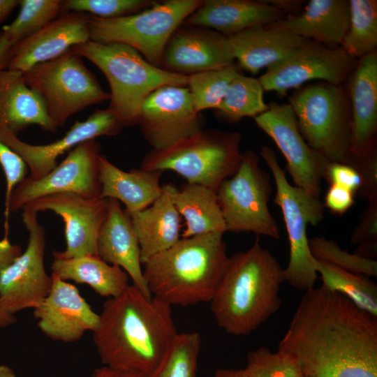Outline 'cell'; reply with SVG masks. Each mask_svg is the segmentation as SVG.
Returning <instances> with one entry per match:
<instances>
[{"label":"cell","mask_w":377,"mask_h":377,"mask_svg":"<svg viewBox=\"0 0 377 377\" xmlns=\"http://www.w3.org/2000/svg\"><path fill=\"white\" fill-rule=\"evenodd\" d=\"M20 3L18 0H0V24Z\"/></svg>","instance_id":"obj_50"},{"label":"cell","mask_w":377,"mask_h":377,"mask_svg":"<svg viewBox=\"0 0 377 377\" xmlns=\"http://www.w3.org/2000/svg\"><path fill=\"white\" fill-rule=\"evenodd\" d=\"M138 125L153 149H162L201 130L202 119L187 86L165 85L145 99Z\"/></svg>","instance_id":"obj_16"},{"label":"cell","mask_w":377,"mask_h":377,"mask_svg":"<svg viewBox=\"0 0 377 377\" xmlns=\"http://www.w3.org/2000/svg\"><path fill=\"white\" fill-rule=\"evenodd\" d=\"M228 36L211 29L181 24L168 40L160 68L183 75L234 64Z\"/></svg>","instance_id":"obj_18"},{"label":"cell","mask_w":377,"mask_h":377,"mask_svg":"<svg viewBox=\"0 0 377 377\" xmlns=\"http://www.w3.org/2000/svg\"><path fill=\"white\" fill-rule=\"evenodd\" d=\"M325 179L330 184L341 186L355 194L359 193L362 184L359 173L353 167L337 162L329 163Z\"/></svg>","instance_id":"obj_44"},{"label":"cell","mask_w":377,"mask_h":377,"mask_svg":"<svg viewBox=\"0 0 377 377\" xmlns=\"http://www.w3.org/2000/svg\"><path fill=\"white\" fill-rule=\"evenodd\" d=\"M213 377H250L244 369H218Z\"/></svg>","instance_id":"obj_51"},{"label":"cell","mask_w":377,"mask_h":377,"mask_svg":"<svg viewBox=\"0 0 377 377\" xmlns=\"http://www.w3.org/2000/svg\"><path fill=\"white\" fill-rule=\"evenodd\" d=\"M359 173L362 187L357 193L367 201L377 198V151L376 147L361 156L353 157L350 165Z\"/></svg>","instance_id":"obj_43"},{"label":"cell","mask_w":377,"mask_h":377,"mask_svg":"<svg viewBox=\"0 0 377 377\" xmlns=\"http://www.w3.org/2000/svg\"><path fill=\"white\" fill-rule=\"evenodd\" d=\"M350 22L348 0H311L300 13L268 24L331 48L340 47Z\"/></svg>","instance_id":"obj_24"},{"label":"cell","mask_w":377,"mask_h":377,"mask_svg":"<svg viewBox=\"0 0 377 377\" xmlns=\"http://www.w3.org/2000/svg\"><path fill=\"white\" fill-rule=\"evenodd\" d=\"M265 3L274 7L283 14L289 12L288 15L299 13V10L303 4V1L298 0H263Z\"/></svg>","instance_id":"obj_48"},{"label":"cell","mask_w":377,"mask_h":377,"mask_svg":"<svg viewBox=\"0 0 377 377\" xmlns=\"http://www.w3.org/2000/svg\"><path fill=\"white\" fill-rule=\"evenodd\" d=\"M263 94L258 78L239 73L230 82L216 113L228 123L238 122L246 117L254 118L268 109Z\"/></svg>","instance_id":"obj_33"},{"label":"cell","mask_w":377,"mask_h":377,"mask_svg":"<svg viewBox=\"0 0 377 377\" xmlns=\"http://www.w3.org/2000/svg\"><path fill=\"white\" fill-rule=\"evenodd\" d=\"M250 377H304L296 360L288 353H272L265 346L249 351L244 369Z\"/></svg>","instance_id":"obj_39"},{"label":"cell","mask_w":377,"mask_h":377,"mask_svg":"<svg viewBox=\"0 0 377 377\" xmlns=\"http://www.w3.org/2000/svg\"><path fill=\"white\" fill-rule=\"evenodd\" d=\"M71 48L94 64L107 78L110 88L108 108L123 126L138 125L144 101L156 89L188 84V76L151 64L136 50L123 43L89 40Z\"/></svg>","instance_id":"obj_5"},{"label":"cell","mask_w":377,"mask_h":377,"mask_svg":"<svg viewBox=\"0 0 377 377\" xmlns=\"http://www.w3.org/2000/svg\"><path fill=\"white\" fill-rule=\"evenodd\" d=\"M350 22L340 46L348 55L359 59L377 47V1L348 0Z\"/></svg>","instance_id":"obj_34"},{"label":"cell","mask_w":377,"mask_h":377,"mask_svg":"<svg viewBox=\"0 0 377 377\" xmlns=\"http://www.w3.org/2000/svg\"><path fill=\"white\" fill-rule=\"evenodd\" d=\"M101 198L121 201L129 215L153 204L161 195L160 179L163 172L142 168L124 171L100 154Z\"/></svg>","instance_id":"obj_27"},{"label":"cell","mask_w":377,"mask_h":377,"mask_svg":"<svg viewBox=\"0 0 377 377\" xmlns=\"http://www.w3.org/2000/svg\"><path fill=\"white\" fill-rule=\"evenodd\" d=\"M356 62L340 47L331 48L308 40L268 67L258 80L264 91L283 96L289 89L313 80L341 85Z\"/></svg>","instance_id":"obj_13"},{"label":"cell","mask_w":377,"mask_h":377,"mask_svg":"<svg viewBox=\"0 0 377 377\" xmlns=\"http://www.w3.org/2000/svg\"><path fill=\"white\" fill-rule=\"evenodd\" d=\"M270 177L253 150L242 154L237 172L217 188V200L226 231L251 232L279 239L280 232L269 209Z\"/></svg>","instance_id":"obj_11"},{"label":"cell","mask_w":377,"mask_h":377,"mask_svg":"<svg viewBox=\"0 0 377 377\" xmlns=\"http://www.w3.org/2000/svg\"><path fill=\"white\" fill-rule=\"evenodd\" d=\"M228 39L239 67L253 75L279 61L308 40L268 24L248 28Z\"/></svg>","instance_id":"obj_26"},{"label":"cell","mask_w":377,"mask_h":377,"mask_svg":"<svg viewBox=\"0 0 377 377\" xmlns=\"http://www.w3.org/2000/svg\"><path fill=\"white\" fill-rule=\"evenodd\" d=\"M23 77L43 101L57 129L75 113L110 98L72 48L52 60L35 65L23 73Z\"/></svg>","instance_id":"obj_9"},{"label":"cell","mask_w":377,"mask_h":377,"mask_svg":"<svg viewBox=\"0 0 377 377\" xmlns=\"http://www.w3.org/2000/svg\"><path fill=\"white\" fill-rule=\"evenodd\" d=\"M172 200L186 221L182 238L226 232L216 191L202 185L186 183L181 188L174 187Z\"/></svg>","instance_id":"obj_31"},{"label":"cell","mask_w":377,"mask_h":377,"mask_svg":"<svg viewBox=\"0 0 377 377\" xmlns=\"http://www.w3.org/2000/svg\"><path fill=\"white\" fill-rule=\"evenodd\" d=\"M16 319L13 315L0 311V327H6L15 323Z\"/></svg>","instance_id":"obj_52"},{"label":"cell","mask_w":377,"mask_h":377,"mask_svg":"<svg viewBox=\"0 0 377 377\" xmlns=\"http://www.w3.org/2000/svg\"><path fill=\"white\" fill-rule=\"evenodd\" d=\"M223 235L215 232L180 238L148 258L142 272L151 295L171 306L210 302L229 260Z\"/></svg>","instance_id":"obj_4"},{"label":"cell","mask_w":377,"mask_h":377,"mask_svg":"<svg viewBox=\"0 0 377 377\" xmlns=\"http://www.w3.org/2000/svg\"><path fill=\"white\" fill-rule=\"evenodd\" d=\"M20 12L9 24L2 27L3 35L14 46L57 18L63 11V1L21 0Z\"/></svg>","instance_id":"obj_35"},{"label":"cell","mask_w":377,"mask_h":377,"mask_svg":"<svg viewBox=\"0 0 377 377\" xmlns=\"http://www.w3.org/2000/svg\"><path fill=\"white\" fill-rule=\"evenodd\" d=\"M91 377H148L135 371L113 369L107 366L94 369Z\"/></svg>","instance_id":"obj_47"},{"label":"cell","mask_w":377,"mask_h":377,"mask_svg":"<svg viewBox=\"0 0 377 377\" xmlns=\"http://www.w3.org/2000/svg\"><path fill=\"white\" fill-rule=\"evenodd\" d=\"M31 124L47 132L57 130L40 97L26 84L23 73L8 68L0 71V129L17 135Z\"/></svg>","instance_id":"obj_28"},{"label":"cell","mask_w":377,"mask_h":377,"mask_svg":"<svg viewBox=\"0 0 377 377\" xmlns=\"http://www.w3.org/2000/svg\"><path fill=\"white\" fill-rule=\"evenodd\" d=\"M241 138L237 131L201 129L166 148L151 150L144 156L140 168L172 170L187 183L216 191L239 167Z\"/></svg>","instance_id":"obj_6"},{"label":"cell","mask_w":377,"mask_h":377,"mask_svg":"<svg viewBox=\"0 0 377 377\" xmlns=\"http://www.w3.org/2000/svg\"><path fill=\"white\" fill-rule=\"evenodd\" d=\"M203 2L202 0L154 1L140 12L112 19L89 15L90 40L127 45L136 50L149 63L160 68L170 36Z\"/></svg>","instance_id":"obj_8"},{"label":"cell","mask_w":377,"mask_h":377,"mask_svg":"<svg viewBox=\"0 0 377 377\" xmlns=\"http://www.w3.org/2000/svg\"><path fill=\"white\" fill-rule=\"evenodd\" d=\"M84 13L68 12L13 47L8 69L24 73L35 65L52 60L75 45L90 40Z\"/></svg>","instance_id":"obj_21"},{"label":"cell","mask_w":377,"mask_h":377,"mask_svg":"<svg viewBox=\"0 0 377 377\" xmlns=\"http://www.w3.org/2000/svg\"><path fill=\"white\" fill-rule=\"evenodd\" d=\"M154 2L150 0H66L63 1V10L112 19L136 13Z\"/></svg>","instance_id":"obj_40"},{"label":"cell","mask_w":377,"mask_h":377,"mask_svg":"<svg viewBox=\"0 0 377 377\" xmlns=\"http://www.w3.org/2000/svg\"><path fill=\"white\" fill-rule=\"evenodd\" d=\"M288 101L306 143L329 161L350 165L351 112L346 89L316 82L296 89Z\"/></svg>","instance_id":"obj_7"},{"label":"cell","mask_w":377,"mask_h":377,"mask_svg":"<svg viewBox=\"0 0 377 377\" xmlns=\"http://www.w3.org/2000/svg\"><path fill=\"white\" fill-rule=\"evenodd\" d=\"M47 296L35 309L37 325L49 338L63 342L79 341L87 331L94 332L99 323L96 313L77 288L52 273Z\"/></svg>","instance_id":"obj_20"},{"label":"cell","mask_w":377,"mask_h":377,"mask_svg":"<svg viewBox=\"0 0 377 377\" xmlns=\"http://www.w3.org/2000/svg\"><path fill=\"white\" fill-rule=\"evenodd\" d=\"M309 245L312 256L319 261L353 273L377 276V260L344 251L332 239L314 237L309 239Z\"/></svg>","instance_id":"obj_38"},{"label":"cell","mask_w":377,"mask_h":377,"mask_svg":"<svg viewBox=\"0 0 377 377\" xmlns=\"http://www.w3.org/2000/svg\"><path fill=\"white\" fill-rule=\"evenodd\" d=\"M200 348L198 332L178 333L161 363L148 377H196Z\"/></svg>","instance_id":"obj_37"},{"label":"cell","mask_w":377,"mask_h":377,"mask_svg":"<svg viewBox=\"0 0 377 377\" xmlns=\"http://www.w3.org/2000/svg\"><path fill=\"white\" fill-rule=\"evenodd\" d=\"M314 267L320 275L321 286L343 295L357 307L377 318V285L368 276L316 259Z\"/></svg>","instance_id":"obj_32"},{"label":"cell","mask_w":377,"mask_h":377,"mask_svg":"<svg viewBox=\"0 0 377 377\" xmlns=\"http://www.w3.org/2000/svg\"><path fill=\"white\" fill-rule=\"evenodd\" d=\"M51 269L62 280L89 286L101 297H117L129 286V276L123 269L108 264L97 256L54 257Z\"/></svg>","instance_id":"obj_30"},{"label":"cell","mask_w":377,"mask_h":377,"mask_svg":"<svg viewBox=\"0 0 377 377\" xmlns=\"http://www.w3.org/2000/svg\"><path fill=\"white\" fill-rule=\"evenodd\" d=\"M0 165L3 171L6 182L5 198V237H8L9 203L15 187L25 178L28 166L22 158L0 140Z\"/></svg>","instance_id":"obj_42"},{"label":"cell","mask_w":377,"mask_h":377,"mask_svg":"<svg viewBox=\"0 0 377 377\" xmlns=\"http://www.w3.org/2000/svg\"><path fill=\"white\" fill-rule=\"evenodd\" d=\"M172 306L129 285L109 298L93 332L105 366L149 376L163 361L177 337Z\"/></svg>","instance_id":"obj_2"},{"label":"cell","mask_w":377,"mask_h":377,"mask_svg":"<svg viewBox=\"0 0 377 377\" xmlns=\"http://www.w3.org/2000/svg\"><path fill=\"white\" fill-rule=\"evenodd\" d=\"M347 81L351 153L357 157L376 147L377 51L359 59Z\"/></svg>","instance_id":"obj_22"},{"label":"cell","mask_w":377,"mask_h":377,"mask_svg":"<svg viewBox=\"0 0 377 377\" xmlns=\"http://www.w3.org/2000/svg\"><path fill=\"white\" fill-rule=\"evenodd\" d=\"M350 242L354 253L367 259L377 258V198L367 200L359 223L353 229Z\"/></svg>","instance_id":"obj_41"},{"label":"cell","mask_w":377,"mask_h":377,"mask_svg":"<svg viewBox=\"0 0 377 377\" xmlns=\"http://www.w3.org/2000/svg\"><path fill=\"white\" fill-rule=\"evenodd\" d=\"M278 350L304 377H377V318L323 286L305 291Z\"/></svg>","instance_id":"obj_1"},{"label":"cell","mask_w":377,"mask_h":377,"mask_svg":"<svg viewBox=\"0 0 377 377\" xmlns=\"http://www.w3.org/2000/svg\"><path fill=\"white\" fill-rule=\"evenodd\" d=\"M0 377H16L14 371L9 367L0 364Z\"/></svg>","instance_id":"obj_53"},{"label":"cell","mask_w":377,"mask_h":377,"mask_svg":"<svg viewBox=\"0 0 377 377\" xmlns=\"http://www.w3.org/2000/svg\"><path fill=\"white\" fill-rule=\"evenodd\" d=\"M108 200V215L97 239V255L108 264L123 269L133 285L151 297L144 280L140 248L131 216L118 200Z\"/></svg>","instance_id":"obj_23"},{"label":"cell","mask_w":377,"mask_h":377,"mask_svg":"<svg viewBox=\"0 0 377 377\" xmlns=\"http://www.w3.org/2000/svg\"><path fill=\"white\" fill-rule=\"evenodd\" d=\"M100 151L101 145L95 139L84 141L69 151L66 158L44 177L38 179L26 177L12 193L10 212H17L38 198L56 193L100 198Z\"/></svg>","instance_id":"obj_14"},{"label":"cell","mask_w":377,"mask_h":377,"mask_svg":"<svg viewBox=\"0 0 377 377\" xmlns=\"http://www.w3.org/2000/svg\"><path fill=\"white\" fill-rule=\"evenodd\" d=\"M108 206V198H89L61 193L38 198L24 207L37 213L52 211L63 219L66 248L64 251H54L53 256L71 258L98 256L97 239L106 219Z\"/></svg>","instance_id":"obj_17"},{"label":"cell","mask_w":377,"mask_h":377,"mask_svg":"<svg viewBox=\"0 0 377 377\" xmlns=\"http://www.w3.org/2000/svg\"><path fill=\"white\" fill-rule=\"evenodd\" d=\"M283 17L281 11L263 0H206L182 24L211 29L229 36Z\"/></svg>","instance_id":"obj_25"},{"label":"cell","mask_w":377,"mask_h":377,"mask_svg":"<svg viewBox=\"0 0 377 377\" xmlns=\"http://www.w3.org/2000/svg\"><path fill=\"white\" fill-rule=\"evenodd\" d=\"M108 109L98 110L83 121L77 120L61 138L46 145H31L12 133L0 129V140L20 155L30 170L31 179H40L57 165V159L77 145L97 137L117 135L123 128Z\"/></svg>","instance_id":"obj_19"},{"label":"cell","mask_w":377,"mask_h":377,"mask_svg":"<svg viewBox=\"0 0 377 377\" xmlns=\"http://www.w3.org/2000/svg\"><path fill=\"white\" fill-rule=\"evenodd\" d=\"M22 218L29 232L26 250L0 272V311L13 315L37 307L49 294L52 278L44 267L45 232L37 212L23 207Z\"/></svg>","instance_id":"obj_12"},{"label":"cell","mask_w":377,"mask_h":377,"mask_svg":"<svg viewBox=\"0 0 377 377\" xmlns=\"http://www.w3.org/2000/svg\"><path fill=\"white\" fill-rule=\"evenodd\" d=\"M253 119L285 157L294 186L320 198L321 182L330 161L306 143L291 106L271 102L267 110Z\"/></svg>","instance_id":"obj_15"},{"label":"cell","mask_w":377,"mask_h":377,"mask_svg":"<svg viewBox=\"0 0 377 377\" xmlns=\"http://www.w3.org/2000/svg\"><path fill=\"white\" fill-rule=\"evenodd\" d=\"M175 186L164 184L160 197L150 206L130 215L137 236L143 264L180 239V214L172 200Z\"/></svg>","instance_id":"obj_29"},{"label":"cell","mask_w":377,"mask_h":377,"mask_svg":"<svg viewBox=\"0 0 377 377\" xmlns=\"http://www.w3.org/2000/svg\"><path fill=\"white\" fill-rule=\"evenodd\" d=\"M239 73L235 65L188 75V84L195 110H216L221 103L229 84Z\"/></svg>","instance_id":"obj_36"},{"label":"cell","mask_w":377,"mask_h":377,"mask_svg":"<svg viewBox=\"0 0 377 377\" xmlns=\"http://www.w3.org/2000/svg\"><path fill=\"white\" fill-rule=\"evenodd\" d=\"M13 47V44L0 33V71L7 68Z\"/></svg>","instance_id":"obj_49"},{"label":"cell","mask_w":377,"mask_h":377,"mask_svg":"<svg viewBox=\"0 0 377 377\" xmlns=\"http://www.w3.org/2000/svg\"><path fill=\"white\" fill-rule=\"evenodd\" d=\"M22 253V248L19 245L11 244L8 237H3L0 240V272Z\"/></svg>","instance_id":"obj_46"},{"label":"cell","mask_w":377,"mask_h":377,"mask_svg":"<svg viewBox=\"0 0 377 377\" xmlns=\"http://www.w3.org/2000/svg\"><path fill=\"white\" fill-rule=\"evenodd\" d=\"M260 155L274 177L276 191L273 202L281 209L288 233L290 254L284 269L286 281L298 290L306 291L314 287L318 279L307 226H316L323 220L324 204L320 198L289 183L271 147H263Z\"/></svg>","instance_id":"obj_10"},{"label":"cell","mask_w":377,"mask_h":377,"mask_svg":"<svg viewBox=\"0 0 377 377\" xmlns=\"http://www.w3.org/2000/svg\"><path fill=\"white\" fill-rule=\"evenodd\" d=\"M355 193L351 191L338 186L330 184L325 197L324 206L337 214L346 212L355 202Z\"/></svg>","instance_id":"obj_45"},{"label":"cell","mask_w":377,"mask_h":377,"mask_svg":"<svg viewBox=\"0 0 377 377\" xmlns=\"http://www.w3.org/2000/svg\"><path fill=\"white\" fill-rule=\"evenodd\" d=\"M284 281V269L258 237L247 251L229 257L210 301L219 327L235 336L256 330L280 309Z\"/></svg>","instance_id":"obj_3"}]
</instances>
